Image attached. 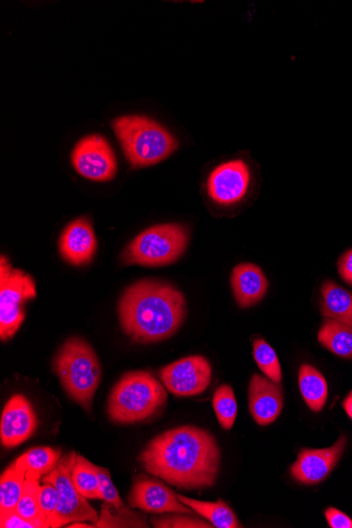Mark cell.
Listing matches in <instances>:
<instances>
[{
	"label": "cell",
	"instance_id": "2",
	"mask_svg": "<svg viewBox=\"0 0 352 528\" xmlns=\"http://www.w3.org/2000/svg\"><path fill=\"white\" fill-rule=\"evenodd\" d=\"M186 305L183 293L173 285L143 280L127 288L120 300L121 325L135 342H161L181 328Z\"/></svg>",
	"mask_w": 352,
	"mask_h": 528
},
{
	"label": "cell",
	"instance_id": "30",
	"mask_svg": "<svg viewBox=\"0 0 352 528\" xmlns=\"http://www.w3.org/2000/svg\"><path fill=\"white\" fill-rule=\"evenodd\" d=\"M39 504L52 528L57 526L58 506H60V496L54 485L45 483L39 487Z\"/></svg>",
	"mask_w": 352,
	"mask_h": 528
},
{
	"label": "cell",
	"instance_id": "1",
	"mask_svg": "<svg viewBox=\"0 0 352 528\" xmlns=\"http://www.w3.org/2000/svg\"><path fill=\"white\" fill-rule=\"evenodd\" d=\"M221 449L208 430L181 426L156 436L139 461L146 471L181 490H203L217 481Z\"/></svg>",
	"mask_w": 352,
	"mask_h": 528
},
{
	"label": "cell",
	"instance_id": "13",
	"mask_svg": "<svg viewBox=\"0 0 352 528\" xmlns=\"http://www.w3.org/2000/svg\"><path fill=\"white\" fill-rule=\"evenodd\" d=\"M346 445L347 438L341 436L331 447L323 449H302L297 461L290 467L292 478L305 485L321 483L342 458Z\"/></svg>",
	"mask_w": 352,
	"mask_h": 528
},
{
	"label": "cell",
	"instance_id": "16",
	"mask_svg": "<svg viewBox=\"0 0 352 528\" xmlns=\"http://www.w3.org/2000/svg\"><path fill=\"white\" fill-rule=\"evenodd\" d=\"M60 251L65 261L74 266L90 263L97 249V240L90 221L80 218L71 222L63 231Z\"/></svg>",
	"mask_w": 352,
	"mask_h": 528
},
{
	"label": "cell",
	"instance_id": "5",
	"mask_svg": "<svg viewBox=\"0 0 352 528\" xmlns=\"http://www.w3.org/2000/svg\"><path fill=\"white\" fill-rule=\"evenodd\" d=\"M53 370L68 396L90 412L102 380V367L93 348L83 339L67 340L53 360Z\"/></svg>",
	"mask_w": 352,
	"mask_h": 528
},
{
	"label": "cell",
	"instance_id": "34",
	"mask_svg": "<svg viewBox=\"0 0 352 528\" xmlns=\"http://www.w3.org/2000/svg\"><path fill=\"white\" fill-rule=\"evenodd\" d=\"M338 269L341 278L352 286V249L342 254L338 262Z\"/></svg>",
	"mask_w": 352,
	"mask_h": 528
},
{
	"label": "cell",
	"instance_id": "7",
	"mask_svg": "<svg viewBox=\"0 0 352 528\" xmlns=\"http://www.w3.org/2000/svg\"><path fill=\"white\" fill-rule=\"evenodd\" d=\"M36 297L35 282L28 273L13 268L6 257L0 266V338L12 339L23 325L25 305Z\"/></svg>",
	"mask_w": 352,
	"mask_h": 528
},
{
	"label": "cell",
	"instance_id": "23",
	"mask_svg": "<svg viewBox=\"0 0 352 528\" xmlns=\"http://www.w3.org/2000/svg\"><path fill=\"white\" fill-rule=\"evenodd\" d=\"M26 487V475L12 463L0 479V516L15 512Z\"/></svg>",
	"mask_w": 352,
	"mask_h": 528
},
{
	"label": "cell",
	"instance_id": "28",
	"mask_svg": "<svg viewBox=\"0 0 352 528\" xmlns=\"http://www.w3.org/2000/svg\"><path fill=\"white\" fill-rule=\"evenodd\" d=\"M253 357L256 360L262 373L271 381L276 383L282 382V368L279 358L268 343L263 339H257L253 342Z\"/></svg>",
	"mask_w": 352,
	"mask_h": 528
},
{
	"label": "cell",
	"instance_id": "31",
	"mask_svg": "<svg viewBox=\"0 0 352 528\" xmlns=\"http://www.w3.org/2000/svg\"><path fill=\"white\" fill-rule=\"evenodd\" d=\"M96 472L97 475H99L100 479V491H101V500H104L107 503H111L115 506H124V502L122 501L119 492H117L112 479L110 472L107 468L96 466Z\"/></svg>",
	"mask_w": 352,
	"mask_h": 528
},
{
	"label": "cell",
	"instance_id": "26",
	"mask_svg": "<svg viewBox=\"0 0 352 528\" xmlns=\"http://www.w3.org/2000/svg\"><path fill=\"white\" fill-rule=\"evenodd\" d=\"M39 481L27 480L24 494L19 500L15 512L36 528H50V525L39 504Z\"/></svg>",
	"mask_w": 352,
	"mask_h": 528
},
{
	"label": "cell",
	"instance_id": "9",
	"mask_svg": "<svg viewBox=\"0 0 352 528\" xmlns=\"http://www.w3.org/2000/svg\"><path fill=\"white\" fill-rule=\"evenodd\" d=\"M74 169L85 179L94 182L111 181L117 172V159L104 136H85L72 150Z\"/></svg>",
	"mask_w": 352,
	"mask_h": 528
},
{
	"label": "cell",
	"instance_id": "4",
	"mask_svg": "<svg viewBox=\"0 0 352 528\" xmlns=\"http://www.w3.org/2000/svg\"><path fill=\"white\" fill-rule=\"evenodd\" d=\"M112 128L133 168L159 164L179 147L178 141L166 128L146 116L117 117L112 122Z\"/></svg>",
	"mask_w": 352,
	"mask_h": 528
},
{
	"label": "cell",
	"instance_id": "11",
	"mask_svg": "<svg viewBox=\"0 0 352 528\" xmlns=\"http://www.w3.org/2000/svg\"><path fill=\"white\" fill-rule=\"evenodd\" d=\"M132 508L151 514H190L192 510L163 482L140 475L129 495Z\"/></svg>",
	"mask_w": 352,
	"mask_h": 528
},
{
	"label": "cell",
	"instance_id": "12",
	"mask_svg": "<svg viewBox=\"0 0 352 528\" xmlns=\"http://www.w3.org/2000/svg\"><path fill=\"white\" fill-rule=\"evenodd\" d=\"M249 184L248 165L242 160H233L221 164L211 172L207 192L215 204L230 206L244 199Z\"/></svg>",
	"mask_w": 352,
	"mask_h": 528
},
{
	"label": "cell",
	"instance_id": "20",
	"mask_svg": "<svg viewBox=\"0 0 352 528\" xmlns=\"http://www.w3.org/2000/svg\"><path fill=\"white\" fill-rule=\"evenodd\" d=\"M299 385L304 401L312 412L320 413L328 397V385L318 369L304 364L299 371Z\"/></svg>",
	"mask_w": 352,
	"mask_h": 528
},
{
	"label": "cell",
	"instance_id": "10",
	"mask_svg": "<svg viewBox=\"0 0 352 528\" xmlns=\"http://www.w3.org/2000/svg\"><path fill=\"white\" fill-rule=\"evenodd\" d=\"M160 378L174 396H199L211 383L212 368L206 358L192 356L162 368Z\"/></svg>",
	"mask_w": 352,
	"mask_h": 528
},
{
	"label": "cell",
	"instance_id": "18",
	"mask_svg": "<svg viewBox=\"0 0 352 528\" xmlns=\"http://www.w3.org/2000/svg\"><path fill=\"white\" fill-rule=\"evenodd\" d=\"M61 449L37 447L13 462L16 469L26 475L27 480L41 481L43 476L53 471L62 459Z\"/></svg>",
	"mask_w": 352,
	"mask_h": 528
},
{
	"label": "cell",
	"instance_id": "22",
	"mask_svg": "<svg viewBox=\"0 0 352 528\" xmlns=\"http://www.w3.org/2000/svg\"><path fill=\"white\" fill-rule=\"evenodd\" d=\"M318 340L332 354L352 360V326L326 319L319 330Z\"/></svg>",
	"mask_w": 352,
	"mask_h": 528
},
{
	"label": "cell",
	"instance_id": "25",
	"mask_svg": "<svg viewBox=\"0 0 352 528\" xmlns=\"http://www.w3.org/2000/svg\"><path fill=\"white\" fill-rule=\"evenodd\" d=\"M72 480L76 490L87 499H101L100 479L95 465L85 457L77 455L72 469Z\"/></svg>",
	"mask_w": 352,
	"mask_h": 528
},
{
	"label": "cell",
	"instance_id": "19",
	"mask_svg": "<svg viewBox=\"0 0 352 528\" xmlns=\"http://www.w3.org/2000/svg\"><path fill=\"white\" fill-rule=\"evenodd\" d=\"M321 293L323 317L352 326V293L331 281L323 284Z\"/></svg>",
	"mask_w": 352,
	"mask_h": 528
},
{
	"label": "cell",
	"instance_id": "14",
	"mask_svg": "<svg viewBox=\"0 0 352 528\" xmlns=\"http://www.w3.org/2000/svg\"><path fill=\"white\" fill-rule=\"evenodd\" d=\"M38 426L34 409L26 397L13 396L4 408L0 439L7 448L23 444L33 436Z\"/></svg>",
	"mask_w": 352,
	"mask_h": 528
},
{
	"label": "cell",
	"instance_id": "32",
	"mask_svg": "<svg viewBox=\"0 0 352 528\" xmlns=\"http://www.w3.org/2000/svg\"><path fill=\"white\" fill-rule=\"evenodd\" d=\"M325 517L331 528H352V519L337 510V508H328L325 512Z\"/></svg>",
	"mask_w": 352,
	"mask_h": 528
},
{
	"label": "cell",
	"instance_id": "33",
	"mask_svg": "<svg viewBox=\"0 0 352 528\" xmlns=\"http://www.w3.org/2000/svg\"><path fill=\"white\" fill-rule=\"evenodd\" d=\"M0 527L2 528H36V526L19 516L16 512L0 516Z\"/></svg>",
	"mask_w": 352,
	"mask_h": 528
},
{
	"label": "cell",
	"instance_id": "35",
	"mask_svg": "<svg viewBox=\"0 0 352 528\" xmlns=\"http://www.w3.org/2000/svg\"><path fill=\"white\" fill-rule=\"evenodd\" d=\"M343 407H344L345 412L347 413V415L352 420V391H350V394L344 400Z\"/></svg>",
	"mask_w": 352,
	"mask_h": 528
},
{
	"label": "cell",
	"instance_id": "27",
	"mask_svg": "<svg viewBox=\"0 0 352 528\" xmlns=\"http://www.w3.org/2000/svg\"><path fill=\"white\" fill-rule=\"evenodd\" d=\"M212 403L221 426L226 430L231 429L238 416V403L232 387L226 384L219 387Z\"/></svg>",
	"mask_w": 352,
	"mask_h": 528
},
{
	"label": "cell",
	"instance_id": "24",
	"mask_svg": "<svg viewBox=\"0 0 352 528\" xmlns=\"http://www.w3.org/2000/svg\"><path fill=\"white\" fill-rule=\"evenodd\" d=\"M92 525L100 528L150 527L144 514L134 512L126 505L119 507L107 502L102 506L99 520Z\"/></svg>",
	"mask_w": 352,
	"mask_h": 528
},
{
	"label": "cell",
	"instance_id": "21",
	"mask_svg": "<svg viewBox=\"0 0 352 528\" xmlns=\"http://www.w3.org/2000/svg\"><path fill=\"white\" fill-rule=\"evenodd\" d=\"M181 502L191 508L195 513L207 519L211 525L217 528H241L243 527L231 507L219 500L217 502H205L178 495Z\"/></svg>",
	"mask_w": 352,
	"mask_h": 528
},
{
	"label": "cell",
	"instance_id": "8",
	"mask_svg": "<svg viewBox=\"0 0 352 528\" xmlns=\"http://www.w3.org/2000/svg\"><path fill=\"white\" fill-rule=\"evenodd\" d=\"M77 454L71 452L62 457L51 473L43 478L44 483L55 486L58 496H60V506H58L57 526L63 527L75 522H93L99 520L94 508L88 503L76 487L72 480V469L76 461Z\"/></svg>",
	"mask_w": 352,
	"mask_h": 528
},
{
	"label": "cell",
	"instance_id": "6",
	"mask_svg": "<svg viewBox=\"0 0 352 528\" xmlns=\"http://www.w3.org/2000/svg\"><path fill=\"white\" fill-rule=\"evenodd\" d=\"M189 242L187 229L179 224L150 227L139 234L124 250L125 264L161 267L178 261Z\"/></svg>",
	"mask_w": 352,
	"mask_h": 528
},
{
	"label": "cell",
	"instance_id": "17",
	"mask_svg": "<svg viewBox=\"0 0 352 528\" xmlns=\"http://www.w3.org/2000/svg\"><path fill=\"white\" fill-rule=\"evenodd\" d=\"M268 286L263 270L256 264L243 263L232 270L231 287L241 308H249L262 301Z\"/></svg>",
	"mask_w": 352,
	"mask_h": 528
},
{
	"label": "cell",
	"instance_id": "15",
	"mask_svg": "<svg viewBox=\"0 0 352 528\" xmlns=\"http://www.w3.org/2000/svg\"><path fill=\"white\" fill-rule=\"evenodd\" d=\"M248 397L250 414L259 425L267 426L280 417L284 406L280 383L258 374L253 375Z\"/></svg>",
	"mask_w": 352,
	"mask_h": 528
},
{
	"label": "cell",
	"instance_id": "3",
	"mask_svg": "<svg viewBox=\"0 0 352 528\" xmlns=\"http://www.w3.org/2000/svg\"><path fill=\"white\" fill-rule=\"evenodd\" d=\"M165 387L146 371H131L115 384L108 400V415L115 423L144 422L167 404Z\"/></svg>",
	"mask_w": 352,
	"mask_h": 528
},
{
	"label": "cell",
	"instance_id": "29",
	"mask_svg": "<svg viewBox=\"0 0 352 528\" xmlns=\"http://www.w3.org/2000/svg\"><path fill=\"white\" fill-rule=\"evenodd\" d=\"M150 523L156 528H211V523H207L190 514L172 513L162 517L150 518Z\"/></svg>",
	"mask_w": 352,
	"mask_h": 528
}]
</instances>
